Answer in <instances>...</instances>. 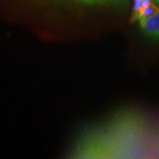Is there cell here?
I'll return each mask as SVG.
<instances>
[{"label": "cell", "mask_w": 159, "mask_h": 159, "mask_svg": "<svg viewBox=\"0 0 159 159\" xmlns=\"http://www.w3.org/2000/svg\"><path fill=\"white\" fill-rule=\"evenodd\" d=\"M159 13V8L153 2H152L150 5V7H149L148 8L144 11V13H143L142 16L140 18V19H147V18L152 16L156 14V13Z\"/></svg>", "instance_id": "cell-3"}, {"label": "cell", "mask_w": 159, "mask_h": 159, "mask_svg": "<svg viewBox=\"0 0 159 159\" xmlns=\"http://www.w3.org/2000/svg\"><path fill=\"white\" fill-rule=\"evenodd\" d=\"M134 6L133 9L132 16H131V21H135L139 19V11L142 6V0H134Z\"/></svg>", "instance_id": "cell-2"}, {"label": "cell", "mask_w": 159, "mask_h": 159, "mask_svg": "<svg viewBox=\"0 0 159 159\" xmlns=\"http://www.w3.org/2000/svg\"><path fill=\"white\" fill-rule=\"evenodd\" d=\"M86 1H92V0H86Z\"/></svg>", "instance_id": "cell-5"}, {"label": "cell", "mask_w": 159, "mask_h": 159, "mask_svg": "<svg viewBox=\"0 0 159 159\" xmlns=\"http://www.w3.org/2000/svg\"><path fill=\"white\" fill-rule=\"evenodd\" d=\"M158 2H159V0H158Z\"/></svg>", "instance_id": "cell-6"}, {"label": "cell", "mask_w": 159, "mask_h": 159, "mask_svg": "<svg viewBox=\"0 0 159 159\" xmlns=\"http://www.w3.org/2000/svg\"><path fill=\"white\" fill-rule=\"evenodd\" d=\"M140 26L150 39L159 41V13L147 19H139Z\"/></svg>", "instance_id": "cell-1"}, {"label": "cell", "mask_w": 159, "mask_h": 159, "mask_svg": "<svg viewBox=\"0 0 159 159\" xmlns=\"http://www.w3.org/2000/svg\"><path fill=\"white\" fill-rule=\"evenodd\" d=\"M152 0H142V6H141V9L140 11H139V19L142 16L143 13H144V11H146L147 9L150 7V5H151V3L152 2Z\"/></svg>", "instance_id": "cell-4"}]
</instances>
